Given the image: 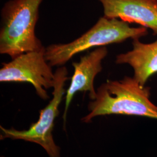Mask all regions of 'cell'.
<instances>
[{"mask_svg":"<svg viewBox=\"0 0 157 157\" xmlns=\"http://www.w3.org/2000/svg\"><path fill=\"white\" fill-rule=\"evenodd\" d=\"M150 88L134 78L108 80L97 89V95L88 105L89 113L82 119L88 123L95 117L108 115L140 116L157 119V106L150 100Z\"/></svg>","mask_w":157,"mask_h":157,"instance_id":"1","label":"cell"},{"mask_svg":"<svg viewBox=\"0 0 157 157\" xmlns=\"http://www.w3.org/2000/svg\"><path fill=\"white\" fill-rule=\"evenodd\" d=\"M43 0H10L2 8L0 53L13 59L44 48L36 35Z\"/></svg>","mask_w":157,"mask_h":157,"instance_id":"2","label":"cell"},{"mask_svg":"<svg viewBox=\"0 0 157 157\" xmlns=\"http://www.w3.org/2000/svg\"><path fill=\"white\" fill-rule=\"evenodd\" d=\"M148 34L144 27L132 28L129 23L104 16L87 32L67 44H54L45 48V57L51 67H61L75 55L94 47L119 43L128 39H139Z\"/></svg>","mask_w":157,"mask_h":157,"instance_id":"3","label":"cell"},{"mask_svg":"<svg viewBox=\"0 0 157 157\" xmlns=\"http://www.w3.org/2000/svg\"><path fill=\"white\" fill-rule=\"evenodd\" d=\"M52 98L40 111L38 121L27 130H19L12 128H1V139H11L34 143L41 146L50 157H60V148L56 145L52 136L54 122L59 115V107L65 94V85L69 79L67 67L61 66L55 71Z\"/></svg>","mask_w":157,"mask_h":157,"instance_id":"4","label":"cell"},{"mask_svg":"<svg viewBox=\"0 0 157 157\" xmlns=\"http://www.w3.org/2000/svg\"><path fill=\"white\" fill-rule=\"evenodd\" d=\"M45 50L29 51L2 63L0 82L30 83L41 98L47 100V90L54 87L55 73L45 59Z\"/></svg>","mask_w":157,"mask_h":157,"instance_id":"5","label":"cell"},{"mask_svg":"<svg viewBox=\"0 0 157 157\" xmlns=\"http://www.w3.org/2000/svg\"><path fill=\"white\" fill-rule=\"evenodd\" d=\"M108 54L107 48L98 47L88 54L82 56L79 62H74V73L65 96V109L63 115L64 126L67 121V111L73 97L78 92H89L91 100L96 97L94 82L96 76L102 69V61Z\"/></svg>","mask_w":157,"mask_h":157,"instance_id":"6","label":"cell"},{"mask_svg":"<svg viewBox=\"0 0 157 157\" xmlns=\"http://www.w3.org/2000/svg\"><path fill=\"white\" fill-rule=\"evenodd\" d=\"M104 16L135 23L157 35V0H98Z\"/></svg>","mask_w":157,"mask_h":157,"instance_id":"7","label":"cell"},{"mask_svg":"<svg viewBox=\"0 0 157 157\" xmlns=\"http://www.w3.org/2000/svg\"><path fill=\"white\" fill-rule=\"evenodd\" d=\"M132 44V50L119 54L115 62L129 65L133 69V78L144 86L148 79L157 73V40L145 44L139 39H134Z\"/></svg>","mask_w":157,"mask_h":157,"instance_id":"8","label":"cell"}]
</instances>
